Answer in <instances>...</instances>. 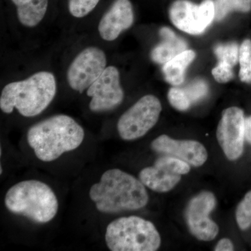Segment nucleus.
<instances>
[{
    "label": "nucleus",
    "instance_id": "f257e3e1",
    "mask_svg": "<svg viewBox=\"0 0 251 251\" xmlns=\"http://www.w3.org/2000/svg\"><path fill=\"white\" fill-rule=\"evenodd\" d=\"M90 199L97 210L105 214L142 209L148 204L149 195L145 185L133 175L120 169H110L92 185Z\"/></svg>",
    "mask_w": 251,
    "mask_h": 251
},
{
    "label": "nucleus",
    "instance_id": "f03ea898",
    "mask_svg": "<svg viewBox=\"0 0 251 251\" xmlns=\"http://www.w3.org/2000/svg\"><path fill=\"white\" fill-rule=\"evenodd\" d=\"M85 135L83 128L72 117L57 115L30 127L27 139L39 160L51 162L63 153L76 150Z\"/></svg>",
    "mask_w": 251,
    "mask_h": 251
},
{
    "label": "nucleus",
    "instance_id": "7ed1b4c3",
    "mask_svg": "<svg viewBox=\"0 0 251 251\" xmlns=\"http://www.w3.org/2000/svg\"><path fill=\"white\" fill-rule=\"evenodd\" d=\"M57 82L50 72H40L24 80L7 84L0 97V108L11 114L14 108L23 117L40 115L53 100Z\"/></svg>",
    "mask_w": 251,
    "mask_h": 251
},
{
    "label": "nucleus",
    "instance_id": "20e7f679",
    "mask_svg": "<svg viewBox=\"0 0 251 251\" xmlns=\"http://www.w3.org/2000/svg\"><path fill=\"white\" fill-rule=\"evenodd\" d=\"M6 209L37 224H46L57 215L59 203L49 185L38 180H25L8 190L4 198Z\"/></svg>",
    "mask_w": 251,
    "mask_h": 251
},
{
    "label": "nucleus",
    "instance_id": "39448f33",
    "mask_svg": "<svg viewBox=\"0 0 251 251\" xmlns=\"http://www.w3.org/2000/svg\"><path fill=\"white\" fill-rule=\"evenodd\" d=\"M105 240L112 251H155L161 243L154 225L135 216L112 221L107 227Z\"/></svg>",
    "mask_w": 251,
    "mask_h": 251
},
{
    "label": "nucleus",
    "instance_id": "423d86ee",
    "mask_svg": "<svg viewBox=\"0 0 251 251\" xmlns=\"http://www.w3.org/2000/svg\"><path fill=\"white\" fill-rule=\"evenodd\" d=\"M161 110L159 99L153 95L144 96L119 119L120 138L127 141L142 138L156 125Z\"/></svg>",
    "mask_w": 251,
    "mask_h": 251
},
{
    "label": "nucleus",
    "instance_id": "0eeeda50",
    "mask_svg": "<svg viewBox=\"0 0 251 251\" xmlns=\"http://www.w3.org/2000/svg\"><path fill=\"white\" fill-rule=\"evenodd\" d=\"M171 22L181 31L199 35L215 19V5L213 0H204L196 4L188 0H176L169 9Z\"/></svg>",
    "mask_w": 251,
    "mask_h": 251
},
{
    "label": "nucleus",
    "instance_id": "6e6552de",
    "mask_svg": "<svg viewBox=\"0 0 251 251\" xmlns=\"http://www.w3.org/2000/svg\"><path fill=\"white\" fill-rule=\"evenodd\" d=\"M190 171L191 167L186 162L162 154L153 166L147 167L140 171L139 179L150 189L158 193H166L174 188L181 176L188 174Z\"/></svg>",
    "mask_w": 251,
    "mask_h": 251
},
{
    "label": "nucleus",
    "instance_id": "1a4fd4ad",
    "mask_svg": "<svg viewBox=\"0 0 251 251\" xmlns=\"http://www.w3.org/2000/svg\"><path fill=\"white\" fill-rule=\"evenodd\" d=\"M106 65V55L103 50L93 46L87 48L69 66L68 83L72 90L82 93L100 77Z\"/></svg>",
    "mask_w": 251,
    "mask_h": 251
},
{
    "label": "nucleus",
    "instance_id": "9d476101",
    "mask_svg": "<svg viewBox=\"0 0 251 251\" xmlns=\"http://www.w3.org/2000/svg\"><path fill=\"white\" fill-rule=\"evenodd\" d=\"M216 206L215 196L203 191L194 196L186 206L185 219L188 229L199 240L210 242L219 234V226L209 217Z\"/></svg>",
    "mask_w": 251,
    "mask_h": 251
},
{
    "label": "nucleus",
    "instance_id": "9b49d317",
    "mask_svg": "<svg viewBox=\"0 0 251 251\" xmlns=\"http://www.w3.org/2000/svg\"><path fill=\"white\" fill-rule=\"evenodd\" d=\"M245 117L237 107L226 109L216 130V138L226 157L237 160L244 151L245 140Z\"/></svg>",
    "mask_w": 251,
    "mask_h": 251
},
{
    "label": "nucleus",
    "instance_id": "f8f14e48",
    "mask_svg": "<svg viewBox=\"0 0 251 251\" xmlns=\"http://www.w3.org/2000/svg\"><path fill=\"white\" fill-rule=\"evenodd\" d=\"M87 94L91 97L90 109L92 112H106L116 108L125 97L118 69L113 66L105 68L100 77L87 89Z\"/></svg>",
    "mask_w": 251,
    "mask_h": 251
},
{
    "label": "nucleus",
    "instance_id": "ddd939ff",
    "mask_svg": "<svg viewBox=\"0 0 251 251\" xmlns=\"http://www.w3.org/2000/svg\"><path fill=\"white\" fill-rule=\"evenodd\" d=\"M151 146L156 153L179 158L190 166H202L208 158L204 145L195 140H174L168 135H162L153 140Z\"/></svg>",
    "mask_w": 251,
    "mask_h": 251
},
{
    "label": "nucleus",
    "instance_id": "4468645a",
    "mask_svg": "<svg viewBox=\"0 0 251 251\" xmlns=\"http://www.w3.org/2000/svg\"><path fill=\"white\" fill-rule=\"evenodd\" d=\"M133 21L134 14L129 0H115L99 22V34L103 40L115 41L131 27Z\"/></svg>",
    "mask_w": 251,
    "mask_h": 251
},
{
    "label": "nucleus",
    "instance_id": "2eb2a0df",
    "mask_svg": "<svg viewBox=\"0 0 251 251\" xmlns=\"http://www.w3.org/2000/svg\"><path fill=\"white\" fill-rule=\"evenodd\" d=\"M219 64L211 71L213 77L219 83H226L234 77L233 67L239 62V46L237 43L219 44L214 48Z\"/></svg>",
    "mask_w": 251,
    "mask_h": 251
},
{
    "label": "nucleus",
    "instance_id": "dca6fc26",
    "mask_svg": "<svg viewBox=\"0 0 251 251\" xmlns=\"http://www.w3.org/2000/svg\"><path fill=\"white\" fill-rule=\"evenodd\" d=\"M159 34L161 42L153 48L151 52V58L156 64H166L187 49L186 41L176 35L171 28H161Z\"/></svg>",
    "mask_w": 251,
    "mask_h": 251
},
{
    "label": "nucleus",
    "instance_id": "f3484780",
    "mask_svg": "<svg viewBox=\"0 0 251 251\" xmlns=\"http://www.w3.org/2000/svg\"><path fill=\"white\" fill-rule=\"evenodd\" d=\"M17 7L18 18L21 24L34 27L44 19L49 0H11Z\"/></svg>",
    "mask_w": 251,
    "mask_h": 251
},
{
    "label": "nucleus",
    "instance_id": "a211bd4d",
    "mask_svg": "<svg viewBox=\"0 0 251 251\" xmlns=\"http://www.w3.org/2000/svg\"><path fill=\"white\" fill-rule=\"evenodd\" d=\"M196 55L192 50H186L163 64V73L166 82L173 86L181 85L184 82L186 70Z\"/></svg>",
    "mask_w": 251,
    "mask_h": 251
},
{
    "label": "nucleus",
    "instance_id": "6ab92c4d",
    "mask_svg": "<svg viewBox=\"0 0 251 251\" xmlns=\"http://www.w3.org/2000/svg\"><path fill=\"white\" fill-rule=\"evenodd\" d=\"M215 20L222 21L231 12L248 13L251 10V0H215Z\"/></svg>",
    "mask_w": 251,
    "mask_h": 251
},
{
    "label": "nucleus",
    "instance_id": "aec40b11",
    "mask_svg": "<svg viewBox=\"0 0 251 251\" xmlns=\"http://www.w3.org/2000/svg\"><path fill=\"white\" fill-rule=\"evenodd\" d=\"M239 76L241 81L251 83V40L246 39L239 46Z\"/></svg>",
    "mask_w": 251,
    "mask_h": 251
},
{
    "label": "nucleus",
    "instance_id": "412c9836",
    "mask_svg": "<svg viewBox=\"0 0 251 251\" xmlns=\"http://www.w3.org/2000/svg\"><path fill=\"white\" fill-rule=\"evenodd\" d=\"M236 220L239 228L246 230L251 226V191L244 196L237 206Z\"/></svg>",
    "mask_w": 251,
    "mask_h": 251
},
{
    "label": "nucleus",
    "instance_id": "4be33fe9",
    "mask_svg": "<svg viewBox=\"0 0 251 251\" xmlns=\"http://www.w3.org/2000/svg\"><path fill=\"white\" fill-rule=\"evenodd\" d=\"M100 0H69V11L74 17H85L95 9Z\"/></svg>",
    "mask_w": 251,
    "mask_h": 251
},
{
    "label": "nucleus",
    "instance_id": "5701e85b",
    "mask_svg": "<svg viewBox=\"0 0 251 251\" xmlns=\"http://www.w3.org/2000/svg\"><path fill=\"white\" fill-rule=\"evenodd\" d=\"M168 99L172 106L179 111H185L192 105L183 88H179L176 86L170 89Z\"/></svg>",
    "mask_w": 251,
    "mask_h": 251
},
{
    "label": "nucleus",
    "instance_id": "b1692460",
    "mask_svg": "<svg viewBox=\"0 0 251 251\" xmlns=\"http://www.w3.org/2000/svg\"><path fill=\"white\" fill-rule=\"evenodd\" d=\"M183 90L191 103H193L199 101L200 100L205 97L209 88L205 81L197 79L184 87Z\"/></svg>",
    "mask_w": 251,
    "mask_h": 251
},
{
    "label": "nucleus",
    "instance_id": "393cba45",
    "mask_svg": "<svg viewBox=\"0 0 251 251\" xmlns=\"http://www.w3.org/2000/svg\"><path fill=\"white\" fill-rule=\"evenodd\" d=\"M214 251H234V245L232 242L227 238H224L218 242Z\"/></svg>",
    "mask_w": 251,
    "mask_h": 251
},
{
    "label": "nucleus",
    "instance_id": "a878e982",
    "mask_svg": "<svg viewBox=\"0 0 251 251\" xmlns=\"http://www.w3.org/2000/svg\"><path fill=\"white\" fill-rule=\"evenodd\" d=\"M245 139L251 144V116L245 120Z\"/></svg>",
    "mask_w": 251,
    "mask_h": 251
},
{
    "label": "nucleus",
    "instance_id": "bb28decb",
    "mask_svg": "<svg viewBox=\"0 0 251 251\" xmlns=\"http://www.w3.org/2000/svg\"><path fill=\"white\" fill-rule=\"evenodd\" d=\"M1 173H2V168H1Z\"/></svg>",
    "mask_w": 251,
    "mask_h": 251
}]
</instances>
